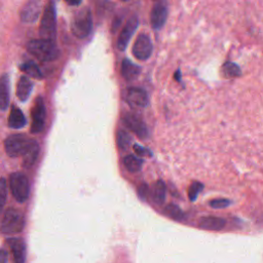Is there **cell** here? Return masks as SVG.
Instances as JSON below:
<instances>
[{
  "instance_id": "obj_1",
  "label": "cell",
  "mask_w": 263,
  "mask_h": 263,
  "mask_svg": "<svg viewBox=\"0 0 263 263\" xmlns=\"http://www.w3.org/2000/svg\"><path fill=\"white\" fill-rule=\"evenodd\" d=\"M27 50L42 62H51L60 55V51L53 41L44 39H33L29 41L27 43Z\"/></svg>"
},
{
  "instance_id": "obj_2",
  "label": "cell",
  "mask_w": 263,
  "mask_h": 263,
  "mask_svg": "<svg viewBox=\"0 0 263 263\" xmlns=\"http://www.w3.org/2000/svg\"><path fill=\"white\" fill-rule=\"evenodd\" d=\"M55 28H57V16H55V6L52 1H49L43 11L39 33L42 39L53 41L55 37Z\"/></svg>"
},
{
  "instance_id": "obj_3",
  "label": "cell",
  "mask_w": 263,
  "mask_h": 263,
  "mask_svg": "<svg viewBox=\"0 0 263 263\" xmlns=\"http://www.w3.org/2000/svg\"><path fill=\"white\" fill-rule=\"evenodd\" d=\"M92 29V16L88 7L80 9L74 14V17L71 23L72 33L77 38L87 37Z\"/></svg>"
},
{
  "instance_id": "obj_4",
  "label": "cell",
  "mask_w": 263,
  "mask_h": 263,
  "mask_svg": "<svg viewBox=\"0 0 263 263\" xmlns=\"http://www.w3.org/2000/svg\"><path fill=\"white\" fill-rule=\"evenodd\" d=\"M25 225V219L23 214L15 210L9 208L5 211L3 218L0 223V231L4 234L18 233L23 230Z\"/></svg>"
},
{
  "instance_id": "obj_5",
  "label": "cell",
  "mask_w": 263,
  "mask_h": 263,
  "mask_svg": "<svg viewBox=\"0 0 263 263\" xmlns=\"http://www.w3.org/2000/svg\"><path fill=\"white\" fill-rule=\"evenodd\" d=\"M9 187L12 196L18 202H24L27 200L30 189H29V181L26 175L23 173H12L9 176Z\"/></svg>"
},
{
  "instance_id": "obj_6",
  "label": "cell",
  "mask_w": 263,
  "mask_h": 263,
  "mask_svg": "<svg viewBox=\"0 0 263 263\" xmlns=\"http://www.w3.org/2000/svg\"><path fill=\"white\" fill-rule=\"evenodd\" d=\"M31 141L32 139L27 138L25 135H11L4 142L5 151L10 157H17L20 155H24L28 147L30 146Z\"/></svg>"
},
{
  "instance_id": "obj_7",
  "label": "cell",
  "mask_w": 263,
  "mask_h": 263,
  "mask_svg": "<svg viewBox=\"0 0 263 263\" xmlns=\"http://www.w3.org/2000/svg\"><path fill=\"white\" fill-rule=\"evenodd\" d=\"M45 106L43 103V100L41 97H38V99L35 101V104L33 106L31 115H32V124H31V132L33 134H39L44 128L45 123Z\"/></svg>"
},
{
  "instance_id": "obj_8",
  "label": "cell",
  "mask_w": 263,
  "mask_h": 263,
  "mask_svg": "<svg viewBox=\"0 0 263 263\" xmlns=\"http://www.w3.org/2000/svg\"><path fill=\"white\" fill-rule=\"evenodd\" d=\"M152 49H153V46H152L151 39L148 35H146L144 33L140 34L137 37V39L133 45L134 55L138 60H141V61H145V60L149 59L152 53Z\"/></svg>"
},
{
  "instance_id": "obj_9",
  "label": "cell",
  "mask_w": 263,
  "mask_h": 263,
  "mask_svg": "<svg viewBox=\"0 0 263 263\" xmlns=\"http://www.w3.org/2000/svg\"><path fill=\"white\" fill-rule=\"evenodd\" d=\"M122 121L124 125L130 129L133 133H135L139 138L145 139L148 137V129L144 121L136 114L133 113H126L122 117Z\"/></svg>"
},
{
  "instance_id": "obj_10",
  "label": "cell",
  "mask_w": 263,
  "mask_h": 263,
  "mask_svg": "<svg viewBox=\"0 0 263 263\" xmlns=\"http://www.w3.org/2000/svg\"><path fill=\"white\" fill-rule=\"evenodd\" d=\"M126 102L130 107L144 108L148 105V95L140 87H128L126 89Z\"/></svg>"
},
{
  "instance_id": "obj_11",
  "label": "cell",
  "mask_w": 263,
  "mask_h": 263,
  "mask_svg": "<svg viewBox=\"0 0 263 263\" xmlns=\"http://www.w3.org/2000/svg\"><path fill=\"white\" fill-rule=\"evenodd\" d=\"M166 16H167V7L166 4L164 2H156L151 10V14H150V21H151V26L153 29L158 30L160 29L165 21H166Z\"/></svg>"
},
{
  "instance_id": "obj_12",
  "label": "cell",
  "mask_w": 263,
  "mask_h": 263,
  "mask_svg": "<svg viewBox=\"0 0 263 263\" xmlns=\"http://www.w3.org/2000/svg\"><path fill=\"white\" fill-rule=\"evenodd\" d=\"M138 17L136 15H133L128 21L127 23L125 24L124 28L121 30L120 32V35L118 37V41H117V46H118V49L123 51L130 39V37L133 36L134 32L136 31L137 27H138Z\"/></svg>"
},
{
  "instance_id": "obj_13",
  "label": "cell",
  "mask_w": 263,
  "mask_h": 263,
  "mask_svg": "<svg viewBox=\"0 0 263 263\" xmlns=\"http://www.w3.org/2000/svg\"><path fill=\"white\" fill-rule=\"evenodd\" d=\"M41 3L39 1H28L22 8L20 15L21 20L25 23L35 22L40 13Z\"/></svg>"
},
{
  "instance_id": "obj_14",
  "label": "cell",
  "mask_w": 263,
  "mask_h": 263,
  "mask_svg": "<svg viewBox=\"0 0 263 263\" xmlns=\"http://www.w3.org/2000/svg\"><path fill=\"white\" fill-rule=\"evenodd\" d=\"M7 242L12 252L14 263H25L26 246L24 240L18 237H12L7 239Z\"/></svg>"
},
{
  "instance_id": "obj_15",
  "label": "cell",
  "mask_w": 263,
  "mask_h": 263,
  "mask_svg": "<svg viewBox=\"0 0 263 263\" xmlns=\"http://www.w3.org/2000/svg\"><path fill=\"white\" fill-rule=\"evenodd\" d=\"M9 105V77L7 74L0 76V110L4 111Z\"/></svg>"
},
{
  "instance_id": "obj_16",
  "label": "cell",
  "mask_w": 263,
  "mask_h": 263,
  "mask_svg": "<svg viewBox=\"0 0 263 263\" xmlns=\"http://www.w3.org/2000/svg\"><path fill=\"white\" fill-rule=\"evenodd\" d=\"M141 72V68L132 61L124 59L121 63V75L125 80L136 79Z\"/></svg>"
},
{
  "instance_id": "obj_17",
  "label": "cell",
  "mask_w": 263,
  "mask_h": 263,
  "mask_svg": "<svg viewBox=\"0 0 263 263\" xmlns=\"http://www.w3.org/2000/svg\"><path fill=\"white\" fill-rule=\"evenodd\" d=\"M32 88L33 83L31 82V80L27 76H22L16 84V97L18 98V100L25 102L29 98Z\"/></svg>"
},
{
  "instance_id": "obj_18",
  "label": "cell",
  "mask_w": 263,
  "mask_h": 263,
  "mask_svg": "<svg viewBox=\"0 0 263 263\" xmlns=\"http://www.w3.org/2000/svg\"><path fill=\"white\" fill-rule=\"evenodd\" d=\"M198 224L200 228H203L206 230H221L222 228H224L226 221L219 217L209 216V217H202L199 220Z\"/></svg>"
},
{
  "instance_id": "obj_19",
  "label": "cell",
  "mask_w": 263,
  "mask_h": 263,
  "mask_svg": "<svg viewBox=\"0 0 263 263\" xmlns=\"http://www.w3.org/2000/svg\"><path fill=\"white\" fill-rule=\"evenodd\" d=\"M38 154H39V145L35 140L32 139L30 146L28 147L27 151L23 155V164H24V166L25 167H31L35 163V161L38 157Z\"/></svg>"
},
{
  "instance_id": "obj_20",
  "label": "cell",
  "mask_w": 263,
  "mask_h": 263,
  "mask_svg": "<svg viewBox=\"0 0 263 263\" xmlns=\"http://www.w3.org/2000/svg\"><path fill=\"white\" fill-rule=\"evenodd\" d=\"M26 117L23 112L13 106L10 110V114L8 117V126L11 128H22L26 125Z\"/></svg>"
},
{
  "instance_id": "obj_21",
  "label": "cell",
  "mask_w": 263,
  "mask_h": 263,
  "mask_svg": "<svg viewBox=\"0 0 263 263\" xmlns=\"http://www.w3.org/2000/svg\"><path fill=\"white\" fill-rule=\"evenodd\" d=\"M165 192H166L165 184L161 180L156 181L152 187V193H151L153 201L157 204H162L165 200Z\"/></svg>"
},
{
  "instance_id": "obj_22",
  "label": "cell",
  "mask_w": 263,
  "mask_h": 263,
  "mask_svg": "<svg viewBox=\"0 0 263 263\" xmlns=\"http://www.w3.org/2000/svg\"><path fill=\"white\" fill-rule=\"evenodd\" d=\"M20 69L24 73L28 74L29 76H31V77H33L35 79H41L43 77V75H42L40 69L38 68V66L34 62H32V61H28V62L23 63L20 66Z\"/></svg>"
},
{
  "instance_id": "obj_23",
  "label": "cell",
  "mask_w": 263,
  "mask_h": 263,
  "mask_svg": "<svg viewBox=\"0 0 263 263\" xmlns=\"http://www.w3.org/2000/svg\"><path fill=\"white\" fill-rule=\"evenodd\" d=\"M123 163L127 171H129L132 173H136L142 168L143 160L136 155L129 154L123 158Z\"/></svg>"
},
{
  "instance_id": "obj_24",
  "label": "cell",
  "mask_w": 263,
  "mask_h": 263,
  "mask_svg": "<svg viewBox=\"0 0 263 263\" xmlns=\"http://www.w3.org/2000/svg\"><path fill=\"white\" fill-rule=\"evenodd\" d=\"M164 212L168 217H171L172 219L177 220V221H181L185 218V214L183 213V211L178 205H176L174 203L167 204L164 209Z\"/></svg>"
},
{
  "instance_id": "obj_25",
  "label": "cell",
  "mask_w": 263,
  "mask_h": 263,
  "mask_svg": "<svg viewBox=\"0 0 263 263\" xmlns=\"http://www.w3.org/2000/svg\"><path fill=\"white\" fill-rule=\"evenodd\" d=\"M222 72L228 78H233V77H237L240 75L239 67L232 62H226L222 66Z\"/></svg>"
},
{
  "instance_id": "obj_26",
  "label": "cell",
  "mask_w": 263,
  "mask_h": 263,
  "mask_svg": "<svg viewBox=\"0 0 263 263\" xmlns=\"http://www.w3.org/2000/svg\"><path fill=\"white\" fill-rule=\"evenodd\" d=\"M130 143V136L124 129H119L117 133V144L121 150H125Z\"/></svg>"
},
{
  "instance_id": "obj_27",
  "label": "cell",
  "mask_w": 263,
  "mask_h": 263,
  "mask_svg": "<svg viewBox=\"0 0 263 263\" xmlns=\"http://www.w3.org/2000/svg\"><path fill=\"white\" fill-rule=\"evenodd\" d=\"M203 185L200 182H193L188 190V197L191 201H194L197 198V195L201 192Z\"/></svg>"
},
{
  "instance_id": "obj_28",
  "label": "cell",
  "mask_w": 263,
  "mask_h": 263,
  "mask_svg": "<svg viewBox=\"0 0 263 263\" xmlns=\"http://www.w3.org/2000/svg\"><path fill=\"white\" fill-rule=\"evenodd\" d=\"M6 195H7L6 180L4 178H0V214L6 201Z\"/></svg>"
},
{
  "instance_id": "obj_29",
  "label": "cell",
  "mask_w": 263,
  "mask_h": 263,
  "mask_svg": "<svg viewBox=\"0 0 263 263\" xmlns=\"http://www.w3.org/2000/svg\"><path fill=\"white\" fill-rule=\"evenodd\" d=\"M230 203V200L226 199V198H217V199H213L210 201V205L214 209H223L228 206Z\"/></svg>"
},
{
  "instance_id": "obj_30",
  "label": "cell",
  "mask_w": 263,
  "mask_h": 263,
  "mask_svg": "<svg viewBox=\"0 0 263 263\" xmlns=\"http://www.w3.org/2000/svg\"><path fill=\"white\" fill-rule=\"evenodd\" d=\"M134 150H135V152L138 156H148V157L152 156V152L149 149H147L145 147H142L139 144L134 145Z\"/></svg>"
},
{
  "instance_id": "obj_31",
  "label": "cell",
  "mask_w": 263,
  "mask_h": 263,
  "mask_svg": "<svg viewBox=\"0 0 263 263\" xmlns=\"http://www.w3.org/2000/svg\"><path fill=\"white\" fill-rule=\"evenodd\" d=\"M138 192L142 198H145L148 194V186L146 184H141L138 188Z\"/></svg>"
},
{
  "instance_id": "obj_32",
  "label": "cell",
  "mask_w": 263,
  "mask_h": 263,
  "mask_svg": "<svg viewBox=\"0 0 263 263\" xmlns=\"http://www.w3.org/2000/svg\"><path fill=\"white\" fill-rule=\"evenodd\" d=\"M8 254L5 250H0V263H6Z\"/></svg>"
},
{
  "instance_id": "obj_33",
  "label": "cell",
  "mask_w": 263,
  "mask_h": 263,
  "mask_svg": "<svg viewBox=\"0 0 263 263\" xmlns=\"http://www.w3.org/2000/svg\"><path fill=\"white\" fill-rule=\"evenodd\" d=\"M68 4H70V5H79L80 1H68Z\"/></svg>"
},
{
  "instance_id": "obj_34",
  "label": "cell",
  "mask_w": 263,
  "mask_h": 263,
  "mask_svg": "<svg viewBox=\"0 0 263 263\" xmlns=\"http://www.w3.org/2000/svg\"><path fill=\"white\" fill-rule=\"evenodd\" d=\"M175 78L178 80V81H180V71L178 70L177 72H176V75H175Z\"/></svg>"
}]
</instances>
